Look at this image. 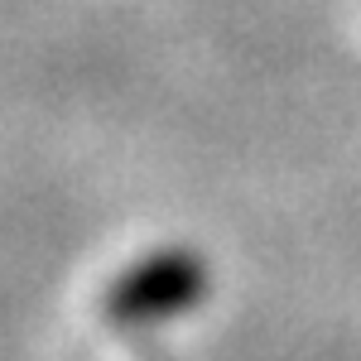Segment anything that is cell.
Masks as SVG:
<instances>
[{
  "label": "cell",
  "instance_id": "1",
  "mask_svg": "<svg viewBox=\"0 0 361 361\" xmlns=\"http://www.w3.org/2000/svg\"><path fill=\"white\" fill-rule=\"evenodd\" d=\"M202 294H207V260L188 246H164L116 279L102 299V313L121 328H140L188 313Z\"/></svg>",
  "mask_w": 361,
  "mask_h": 361
}]
</instances>
